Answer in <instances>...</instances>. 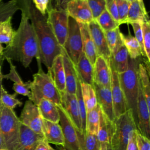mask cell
<instances>
[{
    "label": "cell",
    "mask_w": 150,
    "mask_h": 150,
    "mask_svg": "<svg viewBox=\"0 0 150 150\" xmlns=\"http://www.w3.org/2000/svg\"><path fill=\"white\" fill-rule=\"evenodd\" d=\"M95 90L97 104L100 107L101 112L106 118L111 122L115 119L112 97L110 88L103 87L93 83Z\"/></svg>",
    "instance_id": "2e32d148"
},
{
    "label": "cell",
    "mask_w": 150,
    "mask_h": 150,
    "mask_svg": "<svg viewBox=\"0 0 150 150\" xmlns=\"http://www.w3.org/2000/svg\"><path fill=\"white\" fill-rule=\"evenodd\" d=\"M120 25L125 23L130 3L126 0H115Z\"/></svg>",
    "instance_id": "ab89813d"
},
{
    "label": "cell",
    "mask_w": 150,
    "mask_h": 150,
    "mask_svg": "<svg viewBox=\"0 0 150 150\" xmlns=\"http://www.w3.org/2000/svg\"><path fill=\"white\" fill-rule=\"evenodd\" d=\"M49 7L47 21L59 44L63 47L67 35L69 16L66 10Z\"/></svg>",
    "instance_id": "52a82bcc"
},
{
    "label": "cell",
    "mask_w": 150,
    "mask_h": 150,
    "mask_svg": "<svg viewBox=\"0 0 150 150\" xmlns=\"http://www.w3.org/2000/svg\"><path fill=\"white\" fill-rule=\"evenodd\" d=\"M127 2H129V3H131V2H132L134 0H126Z\"/></svg>",
    "instance_id": "6f0895ef"
},
{
    "label": "cell",
    "mask_w": 150,
    "mask_h": 150,
    "mask_svg": "<svg viewBox=\"0 0 150 150\" xmlns=\"http://www.w3.org/2000/svg\"><path fill=\"white\" fill-rule=\"evenodd\" d=\"M129 55L122 44L111 54L109 63L110 67L115 71L117 74L124 73L128 69Z\"/></svg>",
    "instance_id": "cb8c5ba5"
},
{
    "label": "cell",
    "mask_w": 150,
    "mask_h": 150,
    "mask_svg": "<svg viewBox=\"0 0 150 150\" xmlns=\"http://www.w3.org/2000/svg\"><path fill=\"white\" fill-rule=\"evenodd\" d=\"M4 50V47L2 46L1 43H0V56L2 54V53H3Z\"/></svg>",
    "instance_id": "11a10c76"
},
{
    "label": "cell",
    "mask_w": 150,
    "mask_h": 150,
    "mask_svg": "<svg viewBox=\"0 0 150 150\" xmlns=\"http://www.w3.org/2000/svg\"><path fill=\"white\" fill-rule=\"evenodd\" d=\"M44 138L43 135L34 132L21 124L19 143L16 150H35L40 141Z\"/></svg>",
    "instance_id": "d6986e66"
},
{
    "label": "cell",
    "mask_w": 150,
    "mask_h": 150,
    "mask_svg": "<svg viewBox=\"0 0 150 150\" xmlns=\"http://www.w3.org/2000/svg\"><path fill=\"white\" fill-rule=\"evenodd\" d=\"M101 109L98 104L87 112L86 132L97 135L100 125Z\"/></svg>",
    "instance_id": "4dcf8cb0"
},
{
    "label": "cell",
    "mask_w": 150,
    "mask_h": 150,
    "mask_svg": "<svg viewBox=\"0 0 150 150\" xmlns=\"http://www.w3.org/2000/svg\"><path fill=\"white\" fill-rule=\"evenodd\" d=\"M38 71L33 75V80L30 81V95L29 100L37 105L42 98L49 100L57 105H61L60 94L55 87L48 73L38 64Z\"/></svg>",
    "instance_id": "277c9868"
},
{
    "label": "cell",
    "mask_w": 150,
    "mask_h": 150,
    "mask_svg": "<svg viewBox=\"0 0 150 150\" xmlns=\"http://www.w3.org/2000/svg\"><path fill=\"white\" fill-rule=\"evenodd\" d=\"M19 10L28 16L33 28L38 45L36 57L38 64H43L49 69L54 58L62 54V47L59 44L46 15H42L34 6L32 0H18Z\"/></svg>",
    "instance_id": "6da1fadb"
},
{
    "label": "cell",
    "mask_w": 150,
    "mask_h": 150,
    "mask_svg": "<svg viewBox=\"0 0 150 150\" xmlns=\"http://www.w3.org/2000/svg\"><path fill=\"white\" fill-rule=\"evenodd\" d=\"M0 149H6V147L5 146V144H4V142L1 132H0Z\"/></svg>",
    "instance_id": "f5cc1de1"
},
{
    "label": "cell",
    "mask_w": 150,
    "mask_h": 150,
    "mask_svg": "<svg viewBox=\"0 0 150 150\" xmlns=\"http://www.w3.org/2000/svg\"><path fill=\"white\" fill-rule=\"evenodd\" d=\"M139 59L128 60L127 70L123 73L118 74L121 88L123 91L128 110H131L138 128L137 100L139 88L138 76Z\"/></svg>",
    "instance_id": "3957f363"
},
{
    "label": "cell",
    "mask_w": 150,
    "mask_h": 150,
    "mask_svg": "<svg viewBox=\"0 0 150 150\" xmlns=\"http://www.w3.org/2000/svg\"><path fill=\"white\" fill-rule=\"evenodd\" d=\"M138 76L143 94L147 106L150 110V84L149 79V70L143 63L138 64Z\"/></svg>",
    "instance_id": "f546056e"
},
{
    "label": "cell",
    "mask_w": 150,
    "mask_h": 150,
    "mask_svg": "<svg viewBox=\"0 0 150 150\" xmlns=\"http://www.w3.org/2000/svg\"><path fill=\"white\" fill-rule=\"evenodd\" d=\"M38 53V45L33 28L28 16L21 12L19 27L12 42L4 48L2 56L4 59L19 62L27 68Z\"/></svg>",
    "instance_id": "7a4b0ae2"
},
{
    "label": "cell",
    "mask_w": 150,
    "mask_h": 150,
    "mask_svg": "<svg viewBox=\"0 0 150 150\" xmlns=\"http://www.w3.org/2000/svg\"><path fill=\"white\" fill-rule=\"evenodd\" d=\"M60 119L59 124L62 129L64 145L62 150H81L77 130L70 117L61 105H57Z\"/></svg>",
    "instance_id": "9c48e42d"
},
{
    "label": "cell",
    "mask_w": 150,
    "mask_h": 150,
    "mask_svg": "<svg viewBox=\"0 0 150 150\" xmlns=\"http://www.w3.org/2000/svg\"><path fill=\"white\" fill-rule=\"evenodd\" d=\"M136 144L138 150H150L149 138L140 133L138 129L135 131Z\"/></svg>",
    "instance_id": "ee69618b"
},
{
    "label": "cell",
    "mask_w": 150,
    "mask_h": 150,
    "mask_svg": "<svg viewBox=\"0 0 150 150\" xmlns=\"http://www.w3.org/2000/svg\"><path fill=\"white\" fill-rule=\"evenodd\" d=\"M42 133L48 143L63 146L64 137L59 122H54L42 118Z\"/></svg>",
    "instance_id": "ffe728a7"
},
{
    "label": "cell",
    "mask_w": 150,
    "mask_h": 150,
    "mask_svg": "<svg viewBox=\"0 0 150 150\" xmlns=\"http://www.w3.org/2000/svg\"><path fill=\"white\" fill-rule=\"evenodd\" d=\"M148 21L149 18L144 4H141L137 0L131 2L125 23H138L142 25Z\"/></svg>",
    "instance_id": "d4e9b609"
},
{
    "label": "cell",
    "mask_w": 150,
    "mask_h": 150,
    "mask_svg": "<svg viewBox=\"0 0 150 150\" xmlns=\"http://www.w3.org/2000/svg\"><path fill=\"white\" fill-rule=\"evenodd\" d=\"M94 20L104 32L111 30L119 28L120 26L119 23L112 17L106 9Z\"/></svg>",
    "instance_id": "e575fe53"
},
{
    "label": "cell",
    "mask_w": 150,
    "mask_h": 150,
    "mask_svg": "<svg viewBox=\"0 0 150 150\" xmlns=\"http://www.w3.org/2000/svg\"><path fill=\"white\" fill-rule=\"evenodd\" d=\"M136 129L138 128L131 110L115 118L110 142L114 150H126L129 138Z\"/></svg>",
    "instance_id": "8992f818"
},
{
    "label": "cell",
    "mask_w": 150,
    "mask_h": 150,
    "mask_svg": "<svg viewBox=\"0 0 150 150\" xmlns=\"http://www.w3.org/2000/svg\"><path fill=\"white\" fill-rule=\"evenodd\" d=\"M137 1L139 3H140L141 4H144L143 0H137Z\"/></svg>",
    "instance_id": "9f6ffc18"
},
{
    "label": "cell",
    "mask_w": 150,
    "mask_h": 150,
    "mask_svg": "<svg viewBox=\"0 0 150 150\" xmlns=\"http://www.w3.org/2000/svg\"><path fill=\"white\" fill-rule=\"evenodd\" d=\"M74 65L78 80L80 82L93 86V66L83 51L80 55L77 63Z\"/></svg>",
    "instance_id": "7402d4cb"
},
{
    "label": "cell",
    "mask_w": 150,
    "mask_h": 150,
    "mask_svg": "<svg viewBox=\"0 0 150 150\" xmlns=\"http://www.w3.org/2000/svg\"><path fill=\"white\" fill-rule=\"evenodd\" d=\"M35 8L43 15H46L49 6L50 0H32Z\"/></svg>",
    "instance_id": "7dc6e473"
},
{
    "label": "cell",
    "mask_w": 150,
    "mask_h": 150,
    "mask_svg": "<svg viewBox=\"0 0 150 150\" xmlns=\"http://www.w3.org/2000/svg\"><path fill=\"white\" fill-rule=\"evenodd\" d=\"M110 68L111 72V86L110 90L112 97L113 111L114 117L117 118L127 110V105L123 91L121 88L117 73L112 68Z\"/></svg>",
    "instance_id": "8fae6325"
},
{
    "label": "cell",
    "mask_w": 150,
    "mask_h": 150,
    "mask_svg": "<svg viewBox=\"0 0 150 150\" xmlns=\"http://www.w3.org/2000/svg\"><path fill=\"white\" fill-rule=\"evenodd\" d=\"M135 35V38L137 39L141 47L142 56L146 57V54L145 52V49L143 43V36H142V25L138 23H131Z\"/></svg>",
    "instance_id": "7bdbcfd3"
},
{
    "label": "cell",
    "mask_w": 150,
    "mask_h": 150,
    "mask_svg": "<svg viewBox=\"0 0 150 150\" xmlns=\"http://www.w3.org/2000/svg\"><path fill=\"white\" fill-rule=\"evenodd\" d=\"M89 31L94 42L97 56L103 57L109 64L111 52L108 47L104 31L95 20L88 24Z\"/></svg>",
    "instance_id": "4fadbf2b"
},
{
    "label": "cell",
    "mask_w": 150,
    "mask_h": 150,
    "mask_svg": "<svg viewBox=\"0 0 150 150\" xmlns=\"http://www.w3.org/2000/svg\"><path fill=\"white\" fill-rule=\"evenodd\" d=\"M19 118L21 124L34 132L43 135L42 117L38 106L29 100L26 101Z\"/></svg>",
    "instance_id": "30bf717a"
},
{
    "label": "cell",
    "mask_w": 150,
    "mask_h": 150,
    "mask_svg": "<svg viewBox=\"0 0 150 150\" xmlns=\"http://www.w3.org/2000/svg\"><path fill=\"white\" fill-rule=\"evenodd\" d=\"M16 93L10 94L4 88H1V103L5 106L13 110L16 106H21L22 105V101L16 98Z\"/></svg>",
    "instance_id": "74e56055"
},
{
    "label": "cell",
    "mask_w": 150,
    "mask_h": 150,
    "mask_svg": "<svg viewBox=\"0 0 150 150\" xmlns=\"http://www.w3.org/2000/svg\"><path fill=\"white\" fill-rule=\"evenodd\" d=\"M81 150H100V143L95 134L85 132L83 134L77 131Z\"/></svg>",
    "instance_id": "1f68e13d"
},
{
    "label": "cell",
    "mask_w": 150,
    "mask_h": 150,
    "mask_svg": "<svg viewBox=\"0 0 150 150\" xmlns=\"http://www.w3.org/2000/svg\"><path fill=\"white\" fill-rule=\"evenodd\" d=\"M121 38L123 45L125 47L130 59H136L142 56L139 43L135 37L131 35L129 31H128V34L127 35H124L121 33Z\"/></svg>",
    "instance_id": "f1b7e54d"
},
{
    "label": "cell",
    "mask_w": 150,
    "mask_h": 150,
    "mask_svg": "<svg viewBox=\"0 0 150 150\" xmlns=\"http://www.w3.org/2000/svg\"><path fill=\"white\" fill-rule=\"evenodd\" d=\"M40 114L43 119L59 122L60 119L57 105L52 101L45 99H41L37 104Z\"/></svg>",
    "instance_id": "484cf974"
},
{
    "label": "cell",
    "mask_w": 150,
    "mask_h": 150,
    "mask_svg": "<svg viewBox=\"0 0 150 150\" xmlns=\"http://www.w3.org/2000/svg\"><path fill=\"white\" fill-rule=\"evenodd\" d=\"M107 43L111 54L114 52L123 43L121 38V32L119 28L104 32Z\"/></svg>",
    "instance_id": "836d02e7"
},
{
    "label": "cell",
    "mask_w": 150,
    "mask_h": 150,
    "mask_svg": "<svg viewBox=\"0 0 150 150\" xmlns=\"http://www.w3.org/2000/svg\"><path fill=\"white\" fill-rule=\"evenodd\" d=\"M74 64H76L82 52V40L79 23L69 16L68 32L63 47Z\"/></svg>",
    "instance_id": "ba28073f"
},
{
    "label": "cell",
    "mask_w": 150,
    "mask_h": 150,
    "mask_svg": "<svg viewBox=\"0 0 150 150\" xmlns=\"http://www.w3.org/2000/svg\"><path fill=\"white\" fill-rule=\"evenodd\" d=\"M149 114L150 110L147 106L140 84L137 100L138 129L141 134L148 138L150 135Z\"/></svg>",
    "instance_id": "5bb4252c"
},
{
    "label": "cell",
    "mask_w": 150,
    "mask_h": 150,
    "mask_svg": "<svg viewBox=\"0 0 150 150\" xmlns=\"http://www.w3.org/2000/svg\"><path fill=\"white\" fill-rule=\"evenodd\" d=\"M66 10L69 16L78 23L88 24L94 20L87 0H70Z\"/></svg>",
    "instance_id": "7c38bea8"
},
{
    "label": "cell",
    "mask_w": 150,
    "mask_h": 150,
    "mask_svg": "<svg viewBox=\"0 0 150 150\" xmlns=\"http://www.w3.org/2000/svg\"><path fill=\"white\" fill-rule=\"evenodd\" d=\"M135 131H134L132 133V134L131 135L129 138V141L126 148V150H138L137 146V144H136Z\"/></svg>",
    "instance_id": "c3c4849f"
},
{
    "label": "cell",
    "mask_w": 150,
    "mask_h": 150,
    "mask_svg": "<svg viewBox=\"0 0 150 150\" xmlns=\"http://www.w3.org/2000/svg\"><path fill=\"white\" fill-rule=\"evenodd\" d=\"M12 18H9L0 24V43L8 45L13 39L16 30L12 27Z\"/></svg>",
    "instance_id": "d590c367"
},
{
    "label": "cell",
    "mask_w": 150,
    "mask_h": 150,
    "mask_svg": "<svg viewBox=\"0 0 150 150\" xmlns=\"http://www.w3.org/2000/svg\"><path fill=\"white\" fill-rule=\"evenodd\" d=\"M60 98L61 105L70 117L76 130L83 134L81 120L76 94H69L65 91L60 94Z\"/></svg>",
    "instance_id": "9a60e30c"
},
{
    "label": "cell",
    "mask_w": 150,
    "mask_h": 150,
    "mask_svg": "<svg viewBox=\"0 0 150 150\" xmlns=\"http://www.w3.org/2000/svg\"><path fill=\"white\" fill-rule=\"evenodd\" d=\"M19 10L18 0H10L7 2L0 1V24Z\"/></svg>",
    "instance_id": "d6a6232c"
},
{
    "label": "cell",
    "mask_w": 150,
    "mask_h": 150,
    "mask_svg": "<svg viewBox=\"0 0 150 150\" xmlns=\"http://www.w3.org/2000/svg\"><path fill=\"white\" fill-rule=\"evenodd\" d=\"M4 58L2 55L0 56V98H1V88L3 87L2 86V80H3V74L2 72V65L4 61ZM1 103V100H0Z\"/></svg>",
    "instance_id": "816d5d0a"
},
{
    "label": "cell",
    "mask_w": 150,
    "mask_h": 150,
    "mask_svg": "<svg viewBox=\"0 0 150 150\" xmlns=\"http://www.w3.org/2000/svg\"><path fill=\"white\" fill-rule=\"evenodd\" d=\"M2 1V0H0V1Z\"/></svg>",
    "instance_id": "91938a15"
},
{
    "label": "cell",
    "mask_w": 150,
    "mask_h": 150,
    "mask_svg": "<svg viewBox=\"0 0 150 150\" xmlns=\"http://www.w3.org/2000/svg\"><path fill=\"white\" fill-rule=\"evenodd\" d=\"M0 150H7L6 149H0Z\"/></svg>",
    "instance_id": "680465c9"
},
{
    "label": "cell",
    "mask_w": 150,
    "mask_h": 150,
    "mask_svg": "<svg viewBox=\"0 0 150 150\" xmlns=\"http://www.w3.org/2000/svg\"><path fill=\"white\" fill-rule=\"evenodd\" d=\"M7 62L9 64V67H10V70L9 73L6 74H3V79L10 80L12 81L14 83L13 84L15 85H22L24 83V82L22 81L21 77L19 75L16 69V66L13 64L12 60L10 59H6Z\"/></svg>",
    "instance_id": "b9f144b4"
},
{
    "label": "cell",
    "mask_w": 150,
    "mask_h": 150,
    "mask_svg": "<svg viewBox=\"0 0 150 150\" xmlns=\"http://www.w3.org/2000/svg\"><path fill=\"white\" fill-rule=\"evenodd\" d=\"M82 40V51L93 66L97 57L96 47L91 38L88 24L79 23Z\"/></svg>",
    "instance_id": "603a6c76"
},
{
    "label": "cell",
    "mask_w": 150,
    "mask_h": 150,
    "mask_svg": "<svg viewBox=\"0 0 150 150\" xmlns=\"http://www.w3.org/2000/svg\"><path fill=\"white\" fill-rule=\"evenodd\" d=\"M112 132V122L108 120L101 111L100 125L96 135L100 143L110 142Z\"/></svg>",
    "instance_id": "4316f807"
},
{
    "label": "cell",
    "mask_w": 150,
    "mask_h": 150,
    "mask_svg": "<svg viewBox=\"0 0 150 150\" xmlns=\"http://www.w3.org/2000/svg\"><path fill=\"white\" fill-rule=\"evenodd\" d=\"M30 81H28L26 83H24L22 85L13 84L12 89L17 94H18L29 97L30 95V91L29 89Z\"/></svg>",
    "instance_id": "bcb514c9"
},
{
    "label": "cell",
    "mask_w": 150,
    "mask_h": 150,
    "mask_svg": "<svg viewBox=\"0 0 150 150\" xmlns=\"http://www.w3.org/2000/svg\"><path fill=\"white\" fill-rule=\"evenodd\" d=\"M80 83L81 86L82 97L87 112L95 108L97 105L95 90L93 86L92 85L80 81Z\"/></svg>",
    "instance_id": "83f0119b"
},
{
    "label": "cell",
    "mask_w": 150,
    "mask_h": 150,
    "mask_svg": "<svg viewBox=\"0 0 150 150\" xmlns=\"http://www.w3.org/2000/svg\"><path fill=\"white\" fill-rule=\"evenodd\" d=\"M93 81L97 85L110 88V65L103 57L97 56L93 65Z\"/></svg>",
    "instance_id": "ac0fdd59"
},
{
    "label": "cell",
    "mask_w": 150,
    "mask_h": 150,
    "mask_svg": "<svg viewBox=\"0 0 150 150\" xmlns=\"http://www.w3.org/2000/svg\"><path fill=\"white\" fill-rule=\"evenodd\" d=\"M62 54L63 55V67L65 74L66 92L69 94H75L78 79L74 65L63 47Z\"/></svg>",
    "instance_id": "44dd1931"
},
{
    "label": "cell",
    "mask_w": 150,
    "mask_h": 150,
    "mask_svg": "<svg viewBox=\"0 0 150 150\" xmlns=\"http://www.w3.org/2000/svg\"><path fill=\"white\" fill-rule=\"evenodd\" d=\"M106 150H114V149L112 148V146H111V144L110 142L107 143Z\"/></svg>",
    "instance_id": "db71d44e"
},
{
    "label": "cell",
    "mask_w": 150,
    "mask_h": 150,
    "mask_svg": "<svg viewBox=\"0 0 150 150\" xmlns=\"http://www.w3.org/2000/svg\"><path fill=\"white\" fill-rule=\"evenodd\" d=\"M143 43L147 62L150 61V21L142 24Z\"/></svg>",
    "instance_id": "f35d334b"
},
{
    "label": "cell",
    "mask_w": 150,
    "mask_h": 150,
    "mask_svg": "<svg viewBox=\"0 0 150 150\" xmlns=\"http://www.w3.org/2000/svg\"><path fill=\"white\" fill-rule=\"evenodd\" d=\"M47 69V73L60 94L65 92L66 80L62 54H60L54 58L51 66Z\"/></svg>",
    "instance_id": "e0dca14e"
},
{
    "label": "cell",
    "mask_w": 150,
    "mask_h": 150,
    "mask_svg": "<svg viewBox=\"0 0 150 150\" xmlns=\"http://www.w3.org/2000/svg\"><path fill=\"white\" fill-rule=\"evenodd\" d=\"M21 122L13 110L0 103V132L7 150H16Z\"/></svg>",
    "instance_id": "5b68a950"
},
{
    "label": "cell",
    "mask_w": 150,
    "mask_h": 150,
    "mask_svg": "<svg viewBox=\"0 0 150 150\" xmlns=\"http://www.w3.org/2000/svg\"><path fill=\"white\" fill-rule=\"evenodd\" d=\"M70 0H54L55 6L54 8L58 9L66 10V5Z\"/></svg>",
    "instance_id": "f907efd6"
},
{
    "label": "cell",
    "mask_w": 150,
    "mask_h": 150,
    "mask_svg": "<svg viewBox=\"0 0 150 150\" xmlns=\"http://www.w3.org/2000/svg\"><path fill=\"white\" fill-rule=\"evenodd\" d=\"M105 9L112 16V17L119 23L118 11L115 0H105Z\"/></svg>",
    "instance_id": "f6af8a7d"
},
{
    "label": "cell",
    "mask_w": 150,
    "mask_h": 150,
    "mask_svg": "<svg viewBox=\"0 0 150 150\" xmlns=\"http://www.w3.org/2000/svg\"><path fill=\"white\" fill-rule=\"evenodd\" d=\"M94 20L105 9V0H87Z\"/></svg>",
    "instance_id": "60d3db41"
},
{
    "label": "cell",
    "mask_w": 150,
    "mask_h": 150,
    "mask_svg": "<svg viewBox=\"0 0 150 150\" xmlns=\"http://www.w3.org/2000/svg\"><path fill=\"white\" fill-rule=\"evenodd\" d=\"M76 96L77 100L78 107H79L80 117V120H81L82 132L83 134L86 132L87 110H86V106H85V104H84L83 97H82L81 91V86H80V83L79 80H77Z\"/></svg>",
    "instance_id": "8d00e7d4"
},
{
    "label": "cell",
    "mask_w": 150,
    "mask_h": 150,
    "mask_svg": "<svg viewBox=\"0 0 150 150\" xmlns=\"http://www.w3.org/2000/svg\"><path fill=\"white\" fill-rule=\"evenodd\" d=\"M35 150H56L53 148H52L48 143L45 139H43L40 141Z\"/></svg>",
    "instance_id": "681fc988"
}]
</instances>
